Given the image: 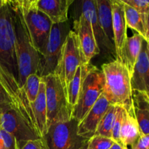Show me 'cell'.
I'll return each mask as SVG.
<instances>
[{"instance_id": "1", "label": "cell", "mask_w": 149, "mask_h": 149, "mask_svg": "<svg viewBox=\"0 0 149 149\" xmlns=\"http://www.w3.org/2000/svg\"><path fill=\"white\" fill-rule=\"evenodd\" d=\"M13 13L15 47L18 69L19 86L23 87L29 75L36 74L40 55L34 49L22 14L18 1H10Z\"/></svg>"}, {"instance_id": "2", "label": "cell", "mask_w": 149, "mask_h": 149, "mask_svg": "<svg viewBox=\"0 0 149 149\" xmlns=\"http://www.w3.org/2000/svg\"><path fill=\"white\" fill-rule=\"evenodd\" d=\"M101 71L104 75L103 94L111 105L123 107L134 114L131 77L126 67L117 60L103 63Z\"/></svg>"}, {"instance_id": "3", "label": "cell", "mask_w": 149, "mask_h": 149, "mask_svg": "<svg viewBox=\"0 0 149 149\" xmlns=\"http://www.w3.org/2000/svg\"><path fill=\"white\" fill-rule=\"evenodd\" d=\"M32 45L39 55L45 51L52 23L35 7L33 0H17Z\"/></svg>"}, {"instance_id": "4", "label": "cell", "mask_w": 149, "mask_h": 149, "mask_svg": "<svg viewBox=\"0 0 149 149\" xmlns=\"http://www.w3.org/2000/svg\"><path fill=\"white\" fill-rule=\"evenodd\" d=\"M82 65L87 64L84 63L77 34L71 30L63 45L58 64L53 73L59 78L65 93L77 68Z\"/></svg>"}, {"instance_id": "5", "label": "cell", "mask_w": 149, "mask_h": 149, "mask_svg": "<svg viewBox=\"0 0 149 149\" xmlns=\"http://www.w3.org/2000/svg\"><path fill=\"white\" fill-rule=\"evenodd\" d=\"M104 75L101 69L91 64L81 85L77 105L72 110L71 117L81 122L104 90Z\"/></svg>"}, {"instance_id": "6", "label": "cell", "mask_w": 149, "mask_h": 149, "mask_svg": "<svg viewBox=\"0 0 149 149\" xmlns=\"http://www.w3.org/2000/svg\"><path fill=\"white\" fill-rule=\"evenodd\" d=\"M0 63L17 79V57L15 47L13 13L10 1L5 0L0 10Z\"/></svg>"}, {"instance_id": "7", "label": "cell", "mask_w": 149, "mask_h": 149, "mask_svg": "<svg viewBox=\"0 0 149 149\" xmlns=\"http://www.w3.org/2000/svg\"><path fill=\"white\" fill-rule=\"evenodd\" d=\"M42 79L45 84L48 130L55 122L71 119L72 110L67 103L65 92L59 78L55 74H50Z\"/></svg>"}, {"instance_id": "8", "label": "cell", "mask_w": 149, "mask_h": 149, "mask_svg": "<svg viewBox=\"0 0 149 149\" xmlns=\"http://www.w3.org/2000/svg\"><path fill=\"white\" fill-rule=\"evenodd\" d=\"M78 122L74 118L61 120L49 127L43 139L48 149H80L88 140L77 134Z\"/></svg>"}, {"instance_id": "9", "label": "cell", "mask_w": 149, "mask_h": 149, "mask_svg": "<svg viewBox=\"0 0 149 149\" xmlns=\"http://www.w3.org/2000/svg\"><path fill=\"white\" fill-rule=\"evenodd\" d=\"M0 84H1L4 91L8 95L13 104V109L33 130L39 134L31 109V104L28 99L24 89L23 87H20L19 86L18 81L15 77L1 63H0Z\"/></svg>"}, {"instance_id": "10", "label": "cell", "mask_w": 149, "mask_h": 149, "mask_svg": "<svg viewBox=\"0 0 149 149\" xmlns=\"http://www.w3.org/2000/svg\"><path fill=\"white\" fill-rule=\"evenodd\" d=\"M70 31L68 20L65 23L52 25L45 51L40 56L36 73L41 78L54 73L62 47Z\"/></svg>"}, {"instance_id": "11", "label": "cell", "mask_w": 149, "mask_h": 149, "mask_svg": "<svg viewBox=\"0 0 149 149\" xmlns=\"http://www.w3.org/2000/svg\"><path fill=\"white\" fill-rule=\"evenodd\" d=\"M1 129L15 138L19 149L28 141L42 138L13 108L1 112Z\"/></svg>"}, {"instance_id": "12", "label": "cell", "mask_w": 149, "mask_h": 149, "mask_svg": "<svg viewBox=\"0 0 149 149\" xmlns=\"http://www.w3.org/2000/svg\"><path fill=\"white\" fill-rule=\"evenodd\" d=\"M74 31L77 36L80 49L85 64L90 63L92 58L100 54L93 29L90 23L80 15L78 20L74 22Z\"/></svg>"}, {"instance_id": "13", "label": "cell", "mask_w": 149, "mask_h": 149, "mask_svg": "<svg viewBox=\"0 0 149 149\" xmlns=\"http://www.w3.org/2000/svg\"><path fill=\"white\" fill-rule=\"evenodd\" d=\"M111 105V104L108 101L104 95L102 94L82 120L78 123L77 134L79 136L84 139L89 140L95 135L100 120Z\"/></svg>"}, {"instance_id": "14", "label": "cell", "mask_w": 149, "mask_h": 149, "mask_svg": "<svg viewBox=\"0 0 149 149\" xmlns=\"http://www.w3.org/2000/svg\"><path fill=\"white\" fill-rule=\"evenodd\" d=\"M81 15H82L84 18L91 25L100 52H101L103 51L105 53L111 54L116 56L114 45L111 43L109 39L106 37L99 25L95 0H84L82 1Z\"/></svg>"}, {"instance_id": "15", "label": "cell", "mask_w": 149, "mask_h": 149, "mask_svg": "<svg viewBox=\"0 0 149 149\" xmlns=\"http://www.w3.org/2000/svg\"><path fill=\"white\" fill-rule=\"evenodd\" d=\"M131 87L132 91L145 93L149 97V58L145 39L131 75Z\"/></svg>"}, {"instance_id": "16", "label": "cell", "mask_w": 149, "mask_h": 149, "mask_svg": "<svg viewBox=\"0 0 149 149\" xmlns=\"http://www.w3.org/2000/svg\"><path fill=\"white\" fill-rule=\"evenodd\" d=\"M113 18V43L116 60L119 59L123 45L127 39V26L126 24L124 4L121 0H111Z\"/></svg>"}, {"instance_id": "17", "label": "cell", "mask_w": 149, "mask_h": 149, "mask_svg": "<svg viewBox=\"0 0 149 149\" xmlns=\"http://www.w3.org/2000/svg\"><path fill=\"white\" fill-rule=\"evenodd\" d=\"M74 0H33L35 7L50 20L52 24L68 20V9Z\"/></svg>"}, {"instance_id": "18", "label": "cell", "mask_w": 149, "mask_h": 149, "mask_svg": "<svg viewBox=\"0 0 149 149\" xmlns=\"http://www.w3.org/2000/svg\"><path fill=\"white\" fill-rule=\"evenodd\" d=\"M143 41V37L137 33L132 36L127 37L121 50L119 59L117 60L126 67L130 77L141 53Z\"/></svg>"}, {"instance_id": "19", "label": "cell", "mask_w": 149, "mask_h": 149, "mask_svg": "<svg viewBox=\"0 0 149 149\" xmlns=\"http://www.w3.org/2000/svg\"><path fill=\"white\" fill-rule=\"evenodd\" d=\"M132 106L141 135L149 134V97L145 93L132 91Z\"/></svg>"}, {"instance_id": "20", "label": "cell", "mask_w": 149, "mask_h": 149, "mask_svg": "<svg viewBox=\"0 0 149 149\" xmlns=\"http://www.w3.org/2000/svg\"><path fill=\"white\" fill-rule=\"evenodd\" d=\"M31 109L36 121L38 132L41 138H43L47 132V109L46 93H45V84L42 79L39 94L36 100L31 103Z\"/></svg>"}, {"instance_id": "21", "label": "cell", "mask_w": 149, "mask_h": 149, "mask_svg": "<svg viewBox=\"0 0 149 149\" xmlns=\"http://www.w3.org/2000/svg\"><path fill=\"white\" fill-rule=\"evenodd\" d=\"M95 1L99 25L106 37L111 43L114 45L111 0H95Z\"/></svg>"}, {"instance_id": "22", "label": "cell", "mask_w": 149, "mask_h": 149, "mask_svg": "<svg viewBox=\"0 0 149 149\" xmlns=\"http://www.w3.org/2000/svg\"><path fill=\"white\" fill-rule=\"evenodd\" d=\"M142 136L140 131L139 126L134 114H130L125 109L124 119L119 135L120 143L125 147L135 143Z\"/></svg>"}, {"instance_id": "23", "label": "cell", "mask_w": 149, "mask_h": 149, "mask_svg": "<svg viewBox=\"0 0 149 149\" xmlns=\"http://www.w3.org/2000/svg\"><path fill=\"white\" fill-rule=\"evenodd\" d=\"M91 64L89 63L87 65H82L77 68V71L73 77L72 80L70 82L66 92H65V98L68 106L71 110L77 105L78 101L79 95L81 85L85 79L89 70H90Z\"/></svg>"}, {"instance_id": "24", "label": "cell", "mask_w": 149, "mask_h": 149, "mask_svg": "<svg viewBox=\"0 0 149 149\" xmlns=\"http://www.w3.org/2000/svg\"><path fill=\"white\" fill-rule=\"evenodd\" d=\"M123 4L127 26L130 28L132 30L135 31L137 33L141 35L145 39L146 27L144 24L141 14L130 6L127 5L125 3H123Z\"/></svg>"}, {"instance_id": "25", "label": "cell", "mask_w": 149, "mask_h": 149, "mask_svg": "<svg viewBox=\"0 0 149 149\" xmlns=\"http://www.w3.org/2000/svg\"><path fill=\"white\" fill-rule=\"evenodd\" d=\"M116 109H117V106L111 105L106 113L100 120L95 135L111 138L112 129L116 117Z\"/></svg>"}, {"instance_id": "26", "label": "cell", "mask_w": 149, "mask_h": 149, "mask_svg": "<svg viewBox=\"0 0 149 149\" xmlns=\"http://www.w3.org/2000/svg\"><path fill=\"white\" fill-rule=\"evenodd\" d=\"M41 82H42V78L37 74L29 75L25 81L23 89L31 104L36 100V97L38 96Z\"/></svg>"}, {"instance_id": "27", "label": "cell", "mask_w": 149, "mask_h": 149, "mask_svg": "<svg viewBox=\"0 0 149 149\" xmlns=\"http://www.w3.org/2000/svg\"><path fill=\"white\" fill-rule=\"evenodd\" d=\"M122 1L138 12L142 17L146 27L147 20L149 15V1L147 0H122Z\"/></svg>"}, {"instance_id": "28", "label": "cell", "mask_w": 149, "mask_h": 149, "mask_svg": "<svg viewBox=\"0 0 149 149\" xmlns=\"http://www.w3.org/2000/svg\"><path fill=\"white\" fill-rule=\"evenodd\" d=\"M115 143L112 138L95 135L88 140L87 145L91 149H110Z\"/></svg>"}, {"instance_id": "29", "label": "cell", "mask_w": 149, "mask_h": 149, "mask_svg": "<svg viewBox=\"0 0 149 149\" xmlns=\"http://www.w3.org/2000/svg\"><path fill=\"white\" fill-rule=\"evenodd\" d=\"M124 112H125V109L123 107H122V106H117L116 117H115L114 123H113V129H112L111 137L112 139L116 143H120L119 135H120L121 127H122V122H123Z\"/></svg>"}, {"instance_id": "30", "label": "cell", "mask_w": 149, "mask_h": 149, "mask_svg": "<svg viewBox=\"0 0 149 149\" xmlns=\"http://www.w3.org/2000/svg\"><path fill=\"white\" fill-rule=\"evenodd\" d=\"M46 143L43 138L28 141L20 149H47Z\"/></svg>"}, {"instance_id": "31", "label": "cell", "mask_w": 149, "mask_h": 149, "mask_svg": "<svg viewBox=\"0 0 149 149\" xmlns=\"http://www.w3.org/2000/svg\"><path fill=\"white\" fill-rule=\"evenodd\" d=\"M8 108H13V104L1 84H0V112Z\"/></svg>"}, {"instance_id": "32", "label": "cell", "mask_w": 149, "mask_h": 149, "mask_svg": "<svg viewBox=\"0 0 149 149\" xmlns=\"http://www.w3.org/2000/svg\"><path fill=\"white\" fill-rule=\"evenodd\" d=\"M130 149H149V134L142 135Z\"/></svg>"}, {"instance_id": "33", "label": "cell", "mask_w": 149, "mask_h": 149, "mask_svg": "<svg viewBox=\"0 0 149 149\" xmlns=\"http://www.w3.org/2000/svg\"><path fill=\"white\" fill-rule=\"evenodd\" d=\"M110 149H128L127 147H125L120 143H115Z\"/></svg>"}, {"instance_id": "34", "label": "cell", "mask_w": 149, "mask_h": 149, "mask_svg": "<svg viewBox=\"0 0 149 149\" xmlns=\"http://www.w3.org/2000/svg\"><path fill=\"white\" fill-rule=\"evenodd\" d=\"M145 40L146 42H149V15L148 17V20H147V24H146V38Z\"/></svg>"}, {"instance_id": "35", "label": "cell", "mask_w": 149, "mask_h": 149, "mask_svg": "<svg viewBox=\"0 0 149 149\" xmlns=\"http://www.w3.org/2000/svg\"><path fill=\"white\" fill-rule=\"evenodd\" d=\"M0 149H8L7 146H6V144L4 143L1 132H0Z\"/></svg>"}, {"instance_id": "36", "label": "cell", "mask_w": 149, "mask_h": 149, "mask_svg": "<svg viewBox=\"0 0 149 149\" xmlns=\"http://www.w3.org/2000/svg\"><path fill=\"white\" fill-rule=\"evenodd\" d=\"M87 141L84 144V145L82 146H81V148L80 149H91V148H90L88 147V145H87Z\"/></svg>"}, {"instance_id": "37", "label": "cell", "mask_w": 149, "mask_h": 149, "mask_svg": "<svg viewBox=\"0 0 149 149\" xmlns=\"http://www.w3.org/2000/svg\"><path fill=\"white\" fill-rule=\"evenodd\" d=\"M4 2H5V0H0V10H1V7L4 5Z\"/></svg>"}, {"instance_id": "38", "label": "cell", "mask_w": 149, "mask_h": 149, "mask_svg": "<svg viewBox=\"0 0 149 149\" xmlns=\"http://www.w3.org/2000/svg\"><path fill=\"white\" fill-rule=\"evenodd\" d=\"M147 42V52H148V58H149V42Z\"/></svg>"}, {"instance_id": "39", "label": "cell", "mask_w": 149, "mask_h": 149, "mask_svg": "<svg viewBox=\"0 0 149 149\" xmlns=\"http://www.w3.org/2000/svg\"><path fill=\"white\" fill-rule=\"evenodd\" d=\"M1 112H0V130L1 129Z\"/></svg>"}, {"instance_id": "40", "label": "cell", "mask_w": 149, "mask_h": 149, "mask_svg": "<svg viewBox=\"0 0 149 149\" xmlns=\"http://www.w3.org/2000/svg\"><path fill=\"white\" fill-rule=\"evenodd\" d=\"M47 149H48V148H47Z\"/></svg>"}]
</instances>
